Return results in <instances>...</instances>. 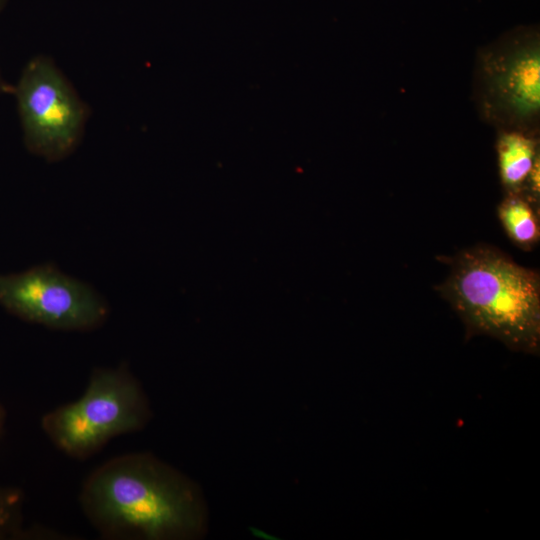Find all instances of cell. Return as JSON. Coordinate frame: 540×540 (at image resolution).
Listing matches in <instances>:
<instances>
[{
  "label": "cell",
  "mask_w": 540,
  "mask_h": 540,
  "mask_svg": "<svg viewBox=\"0 0 540 540\" xmlns=\"http://www.w3.org/2000/svg\"><path fill=\"white\" fill-rule=\"evenodd\" d=\"M79 505L106 540L186 538L198 532L201 506L191 483L146 453L115 456L83 481Z\"/></svg>",
  "instance_id": "6da1fadb"
},
{
  "label": "cell",
  "mask_w": 540,
  "mask_h": 540,
  "mask_svg": "<svg viewBox=\"0 0 540 540\" xmlns=\"http://www.w3.org/2000/svg\"><path fill=\"white\" fill-rule=\"evenodd\" d=\"M438 286L466 335L497 339L510 350L540 352V276L500 249L480 244L458 253Z\"/></svg>",
  "instance_id": "7a4b0ae2"
},
{
  "label": "cell",
  "mask_w": 540,
  "mask_h": 540,
  "mask_svg": "<svg viewBox=\"0 0 540 540\" xmlns=\"http://www.w3.org/2000/svg\"><path fill=\"white\" fill-rule=\"evenodd\" d=\"M148 418L144 392L122 362L94 368L83 394L45 413L40 425L60 452L86 460L113 438L142 429Z\"/></svg>",
  "instance_id": "3957f363"
},
{
  "label": "cell",
  "mask_w": 540,
  "mask_h": 540,
  "mask_svg": "<svg viewBox=\"0 0 540 540\" xmlns=\"http://www.w3.org/2000/svg\"><path fill=\"white\" fill-rule=\"evenodd\" d=\"M0 307L26 322L68 332L99 329L110 314L93 286L50 263L0 274Z\"/></svg>",
  "instance_id": "277c9868"
},
{
  "label": "cell",
  "mask_w": 540,
  "mask_h": 540,
  "mask_svg": "<svg viewBox=\"0 0 540 540\" xmlns=\"http://www.w3.org/2000/svg\"><path fill=\"white\" fill-rule=\"evenodd\" d=\"M26 148L56 162L81 141L87 110L68 80L44 56L31 59L13 88Z\"/></svg>",
  "instance_id": "5b68a950"
},
{
  "label": "cell",
  "mask_w": 540,
  "mask_h": 540,
  "mask_svg": "<svg viewBox=\"0 0 540 540\" xmlns=\"http://www.w3.org/2000/svg\"><path fill=\"white\" fill-rule=\"evenodd\" d=\"M491 86L504 109L518 118L534 116L540 106L538 46H525L501 56L491 72Z\"/></svg>",
  "instance_id": "8992f818"
},
{
  "label": "cell",
  "mask_w": 540,
  "mask_h": 540,
  "mask_svg": "<svg viewBox=\"0 0 540 540\" xmlns=\"http://www.w3.org/2000/svg\"><path fill=\"white\" fill-rule=\"evenodd\" d=\"M499 172L507 194H521L539 156L535 142L518 132L504 133L497 145Z\"/></svg>",
  "instance_id": "52a82bcc"
},
{
  "label": "cell",
  "mask_w": 540,
  "mask_h": 540,
  "mask_svg": "<svg viewBox=\"0 0 540 540\" xmlns=\"http://www.w3.org/2000/svg\"><path fill=\"white\" fill-rule=\"evenodd\" d=\"M499 220L510 240L531 250L540 239L539 209L522 194H507L498 207Z\"/></svg>",
  "instance_id": "ba28073f"
},
{
  "label": "cell",
  "mask_w": 540,
  "mask_h": 540,
  "mask_svg": "<svg viewBox=\"0 0 540 540\" xmlns=\"http://www.w3.org/2000/svg\"><path fill=\"white\" fill-rule=\"evenodd\" d=\"M23 507L24 495L19 488L0 486V540L54 536L50 530L25 527Z\"/></svg>",
  "instance_id": "9c48e42d"
},
{
  "label": "cell",
  "mask_w": 540,
  "mask_h": 540,
  "mask_svg": "<svg viewBox=\"0 0 540 540\" xmlns=\"http://www.w3.org/2000/svg\"><path fill=\"white\" fill-rule=\"evenodd\" d=\"M6 410H5V407L0 399V437L4 431V427H5V424H6Z\"/></svg>",
  "instance_id": "30bf717a"
},
{
  "label": "cell",
  "mask_w": 540,
  "mask_h": 540,
  "mask_svg": "<svg viewBox=\"0 0 540 540\" xmlns=\"http://www.w3.org/2000/svg\"><path fill=\"white\" fill-rule=\"evenodd\" d=\"M13 91V88L9 87L2 79L1 75H0V93H3V92H8V91Z\"/></svg>",
  "instance_id": "8fae6325"
},
{
  "label": "cell",
  "mask_w": 540,
  "mask_h": 540,
  "mask_svg": "<svg viewBox=\"0 0 540 540\" xmlns=\"http://www.w3.org/2000/svg\"><path fill=\"white\" fill-rule=\"evenodd\" d=\"M9 0H0V12L3 11Z\"/></svg>",
  "instance_id": "7c38bea8"
}]
</instances>
